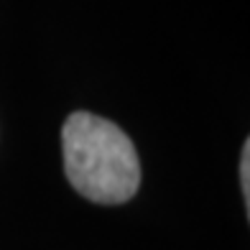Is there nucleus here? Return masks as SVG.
Here are the masks:
<instances>
[{
	"label": "nucleus",
	"mask_w": 250,
	"mask_h": 250,
	"mask_svg": "<svg viewBox=\"0 0 250 250\" xmlns=\"http://www.w3.org/2000/svg\"><path fill=\"white\" fill-rule=\"evenodd\" d=\"M62 151L69 184L89 202L123 204L141 187L133 141L105 118L72 112L62 128Z\"/></svg>",
	"instance_id": "nucleus-1"
},
{
	"label": "nucleus",
	"mask_w": 250,
	"mask_h": 250,
	"mask_svg": "<svg viewBox=\"0 0 250 250\" xmlns=\"http://www.w3.org/2000/svg\"><path fill=\"white\" fill-rule=\"evenodd\" d=\"M250 143L243 146V161H240V181H243V194H245V202L250 197Z\"/></svg>",
	"instance_id": "nucleus-2"
}]
</instances>
